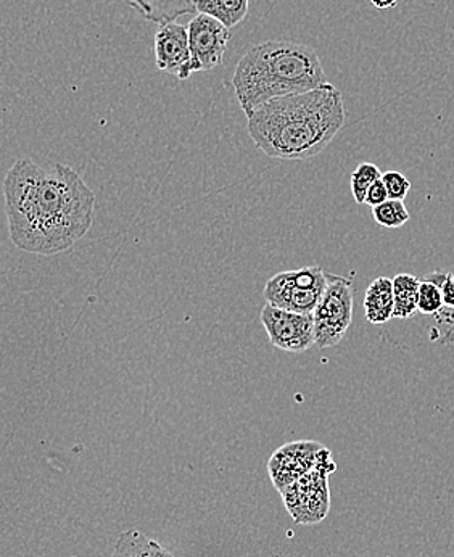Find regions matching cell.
<instances>
[{
    "label": "cell",
    "mask_w": 454,
    "mask_h": 557,
    "mask_svg": "<svg viewBox=\"0 0 454 557\" xmlns=\"http://www.w3.org/2000/svg\"><path fill=\"white\" fill-rule=\"evenodd\" d=\"M3 196L10 239L26 253H63L93 227L96 196L65 164L42 168L16 160L7 173Z\"/></svg>",
    "instance_id": "obj_1"
},
{
    "label": "cell",
    "mask_w": 454,
    "mask_h": 557,
    "mask_svg": "<svg viewBox=\"0 0 454 557\" xmlns=\"http://www.w3.org/2000/svg\"><path fill=\"white\" fill-rule=\"evenodd\" d=\"M345 121L342 92L329 83L265 103L248 116V133L265 156L302 161L324 152Z\"/></svg>",
    "instance_id": "obj_2"
},
{
    "label": "cell",
    "mask_w": 454,
    "mask_h": 557,
    "mask_svg": "<svg viewBox=\"0 0 454 557\" xmlns=\"http://www.w3.org/2000/svg\"><path fill=\"white\" fill-rule=\"evenodd\" d=\"M329 84L312 47L291 40H266L238 60L232 76L235 97L245 115L279 97L308 92Z\"/></svg>",
    "instance_id": "obj_3"
},
{
    "label": "cell",
    "mask_w": 454,
    "mask_h": 557,
    "mask_svg": "<svg viewBox=\"0 0 454 557\" xmlns=\"http://www.w3.org/2000/svg\"><path fill=\"white\" fill-rule=\"evenodd\" d=\"M335 462L329 449L319 456L318 465L282 492L285 508L292 519L302 525H315L326 519L331 506L329 475L335 471Z\"/></svg>",
    "instance_id": "obj_4"
},
{
    "label": "cell",
    "mask_w": 454,
    "mask_h": 557,
    "mask_svg": "<svg viewBox=\"0 0 454 557\" xmlns=\"http://www.w3.org/2000/svg\"><path fill=\"white\" fill-rule=\"evenodd\" d=\"M328 287V274L321 267L284 271L266 282V301L292 313L312 314Z\"/></svg>",
    "instance_id": "obj_5"
},
{
    "label": "cell",
    "mask_w": 454,
    "mask_h": 557,
    "mask_svg": "<svg viewBox=\"0 0 454 557\" xmlns=\"http://www.w3.org/2000/svg\"><path fill=\"white\" fill-rule=\"evenodd\" d=\"M316 347L341 344L353 322V285L342 276L328 274V287L315 313Z\"/></svg>",
    "instance_id": "obj_6"
},
{
    "label": "cell",
    "mask_w": 454,
    "mask_h": 557,
    "mask_svg": "<svg viewBox=\"0 0 454 557\" xmlns=\"http://www.w3.org/2000/svg\"><path fill=\"white\" fill-rule=\"evenodd\" d=\"M261 324L272 347L287 354H305L316 345L312 314L292 313L274 305H265Z\"/></svg>",
    "instance_id": "obj_7"
},
{
    "label": "cell",
    "mask_w": 454,
    "mask_h": 557,
    "mask_svg": "<svg viewBox=\"0 0 454 557\" xmlns=\"http://www.w3.org/2000/svg\"><path fill=\"white\" fill-rule=\"evenodd\" d=\"M187 28H189L192 75L211 72L220 66L231 40V29L207 13L195 15Z\"/></svg>",
    "instance_id": "obj_8"
},
{
    "label": "cell",
    "mask_w": 454,
    "mask_h": 557,
    "mask_svg": "<svg viewBox=\"0 0 454 557\" xmlns=\"http://www.w3.org/2000/svg\"><path fill=\"white\" fill-rule=\"evenodd\" d=\"M322 451L324 446L321 443L306 440L281 446L268 462L269 478L275 488L281 493L285 492L292 483L308 474L318 465Z\"/></svg>",
    "instance_id": "obj_9"
},
{
    "label": "cell",
    "mask_w": 454,
    "mask_h": 557,
    "mask_svg": "<svg viewBox=\"0 0 454 557\" xmlns=\"http://www.w3.org/2000/svg\"><path fill=\"white\" fill-rule=\"evenodd\" d=\"M155 60L160 72L186 81L192 76L189 28L180 23L160 26L155 36Z\"/></svg>",
    "instance_id": "obj_10"
},
{
    "label": "cell",
    "mask_w": 454,
    "mask_h": 557,
    "mask_svg": "<svg viewBox=\"0 0 454 557\" xmlns=\"http://www.w3.org/2000/svg\"><path fill=\"white\" fill-rule=\"evenodd\" d=\"M147 22L163 26L197 12V0H126Z\"/></svg>",
    "instance_id": "obj_11"
},
{
    "label": "cell",
    "mask_w": 454,
    "mask_h": 557,
    "mask_svg": "<svg viewBox=\"0 0 454 557\" xmlns=\"http://www.w3.org/2000/svg\"><path fill=\"white\" fill-rule=\"evenodd\" d=\"M365 313L371 324H385L395 314L393 278L379 277L369 285L365 295Z\"/></svg>",
    "instance_id": "obj_12"
},
{
    "label": "cell",
    "mask_w": 454,
    "mask_h": 557,
    "mask_svg": "<svg viewBox=\"0 0 454 557\" xmlns=\"http://www.w3.org/2000/svg\"><path fill=\"white\" fill-rule=\"evenodd\" d=\"M112 557H174L164 546L137 530L123 532L114 545Z\"/></svg>",
    "instance_id": "obj_13"
},
{
    "label": "cell",
    "mask_w": 454,
    "mask_h": 557,
    "mask_svg": "<svg viewBox=\"0 0 454 557\" xmlns=\"http://www.w3.org/2000/svg\"><path fill=\"white\" fill-rule=\"evenodd\" d=\"M419 278L412 274H396L393 277V295H395V314L393 318L409 319L417 313L419 301Z\"/></svg>",
    "instance_id": "obj_14"
},
{
    "label": "cell",
    "mask_w": 454,
    "mask_h": 557,
    "mask_svg": "<svg viewBox=\"0 0 454 557\" xmlns=\"http://www.w3.org/2000/svg\"><path fill=\"white\" fill-rule=\"evenodd\" d=\"M250 0H197V12L220 20L229 29L244 22Z\"/></svg>",
    "instance_id": "obj_15"
},
{
    "label": "cell",
    "mask_w": 454,
    "mask_h": 557,
    "mask_svg": "<svg viewBox=\"0 0 454 557\" xmlns=\"http://www.w3.org/2000/svg\"><path fill=\"white\" fill-rule=\"evenodd\" d=\"M383 173L376 166L375 163H359L358 168L352 173L349 177V187H352L353 199L356 203H365L368 190L371 189L372 184L382 180Z\"/></svg>",
    "instance_id": "obj_16"
},
{
    "label": "cell",
    "mask_w": 454,
    "mask_h": 557,
    "mask_svg": "<svg viewBox=\"0 0 454 557\" xmlns=\"http://www.w3.org/2000/svg\"><path fill=\"white\" fill-rule=\"evenodd\" d=\"M372 216L379 226L398 230L408 223L409 211L403 200H386L385 203L372 208Z\"/></svg>",
    "instance_id": "obj_17"
},
{
    "label": "cell",
    "mask_w": 454,
    "mask_h": 557,
    "mask_svg": "<svg viewBox=\"0 0 454 557\" xmlns=\"http://www.w3.org/2000/svg\"><path fill=\"white\" fill-rule=\"evenodd\" d=\"M445 308L443 305L442 288L432 278L426 277L420 281L419 301H417V310L426 317H433V314L442 311Z\"/></svg>",
    "instance_id": "obj_18"
},
{
    "label": "cell",
    "mask_w": 454,
    "mask_h": 557,
    "mask_svg": "<svg viewBox=\"0 0 454 557\" xmlns=\"http://www.w3.org/2000/svg\"><path fill=\"white\" fill-rule=\"evenodd\" d=\"M383 184L389 190L390 200H405L412 190V183L400 171H386L382 176Z\"/></svg>",
    "instance_id": "obj_19"
},
{
    "label": "cell",
    "mask_w": 454,
    "mask_h": 557,
    "mask_svg": "<svg viewBox=\"0 0 454 557\" xmlns=\"http://www.w3.org/2000/svg\"><path fill=\"white\" fill-rule=\"evenodd\" d=\"M435 281L442 288L443 305L445 308L454 310V274L435 273L432 276H427Z\"/></svg>",
    "instance_id": "obj_20"
},
{
    "label": "cell",
    "mask_w": 454,
    "mask_h": 557,
    "mask_svg": "<svg viewBox=\"0 0 454 557\" xmlns=\"http://www.w3.org/2000/svg\"><path fill=\"white\" fill-rule=\"evenodd\" d=\"M386 200H390L389 190H386L383 181L379 180L378 183L372 184L371 189L368 190V196H366L365 203L369 205L371 208H375L379 207V205L385 203Z\"/></svg>",
    "instance_id": "obj_21"
},
{
    "label": "cell",
    "mask_w": 454,
    "mask_h": 557,
    "mask_svg": "<svg viewBox=\"0 0 454 557\" xmlns=\"http://www.w3.org/2000/svg\"><path fill=\"white\" fill-rule=\"evenodd\" d=\"M396 2H398V0H371L372 5L379 10L393 9V7L396 5Z\"/></svg>",
    "instance_id": "obj_22"
}]
</instances>
